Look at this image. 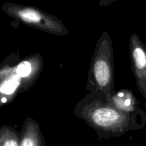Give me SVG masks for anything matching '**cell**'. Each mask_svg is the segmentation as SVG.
<instances>
[{
    "label": "cell",
    "mask_w": 146,
    "mask_h": 146,
    "mask_svg": "<svg viewBox=\"0 0 146 146\" xmlns=\"http://www.w3.org/2000/svg\"><path fill=\"white\" fill-rule=\"evenodd\" d=\"M19 146H46L41 127L34 118L24 120L19 133Z\"/></svg>",
    "instance_id": "obj_7"
},
{
    "label": "cell",
    "mask_w": 146,
    "mask_h": 146,
    "mask_svg": "<svg viewBox=\"0 0 146 146\" xmlns=\"http://www.w3.org/2000/svg\"><path fill=\"white\" fill-rule=\"evenodd\" d=\"M117 1V0H100L99 5L101 7H106L107 5H109L112 2Z\"/></svg>",
    "instance_id": "obj_10"
},
{
    "label": "cell",
    "mask_w": 146,
    "mask_h": 146,
    "mask_svg": "<svg viewBox=\"0 0 146 146\" xmlns=\"http://www.w3.org/2000/svg\"><path fill=\"white\" fill-rule=\"evenodd\" d=\"M0 146H19V133L10 125L1 126Z\"/></svg>",
    "instance_id": "obj_9"
},
{
    "label": "cell",
    "mask_w": 146,
    "mask_h": 146,
    "mask_svg": "<svg viewBox=\"0 0 146 146\" xmlns=\"http://www.w3.org/2000/svg\"><path fill=\"white\" fill-rule=\"evenodd\" d=\"M108 101L120 111L125 113H138L143 111L133 92L129 89L119 90Z\"/></svg>",
    "instance_id": "obj_8"
},
{
    "label": "cell",
    "mask_w": 146,
    "mask_h": 146,
    "mask_svg": "<svg viewBox=\"0 0 146 146\" xmlns=\"http://www.w3.org/2000/svg\"><path fill=\"white\" fill-rule=\"evenodd\" d=\"M129 53L136 86L146 101V46L137 34L130 37Z\"/></svg>",
    "instance_id": "obj_5"
},
{
    "label": "cell",
    "mask_w": 146,
    "mask_h": 146,
    "mask_svg": "<svg viewBox=\"0 0 146 146\" xmlns=\"http://www.w3.org/2000/svg\"><path fill=\"white\" fill-rule=\"evenodd\" d=\"M19 53L10 54L1 62L0 66V96L1 106L11 103L21 94V81L17 74V67L20 62Z\"/></svg>",
    "instance_id": "obj_4"
},
{
    "label": "cell",
    "mask_w": 146,
    "mask_h": 146,
    "mask_svg": "<svg viewBox=\"0 0 146 146\" xmlns=\"http://www.w3.org/2000/svg\"><path fill=\"white\" fill-rule=\"evenodd\" d=\"M1 9L9 17L39 31L61 36L68 34V29L61 20L36 7L4 3Z\"/></svg>",
    "instance_id": "obj_3"
},
{
    "label": "cell",
    "mask_w": 146,
    "mask_h": 146,
    "mask_svg": "<svg viewBox=\"0 0 146 146\" xmlns=\"http://www.w3.org/2000/svg\"><path fill=\"white\" fill-rule=\"evenodd\" d=\"M114 49L109 33L104 31L97 41L88 71L86 89L109 101L114 91Z\"/></svg>",
    "instance_id": "obj_2"
},
{
    "label": "cell",
    "mask_w": 146,
    "mask_h": 146,
    "mask_svg": "<svg viewBox=\"0 0 146 146\" xmlns=\"http://www.w3.org/2000/svg\"><path fill=\"white\" fill-rule=\"evenodd\" d=\"M44 61L39 53L31 54L20 61L17 74L21 81V93L29 91L39 77L43 70Z\"/></svg>",
    "instance_id": "obj_6"
},
{
    "label": "cell",
    "mask_w": 146,
    "mask_h": 146,
    "mask_svg": "<svg viewBox=\"0 0 146 146\" xmlns=\"http://www.w3.org/2000/svg\"><path fill=\"white\" fill-rule=\"evenodd\" d=\"M74 114L104 141L142 129L146 123L143 110L138 113L123 112L95 93H87L75 106Z\"/></svg>",
    "instance_id": "obj_1"
}]
</instances>
